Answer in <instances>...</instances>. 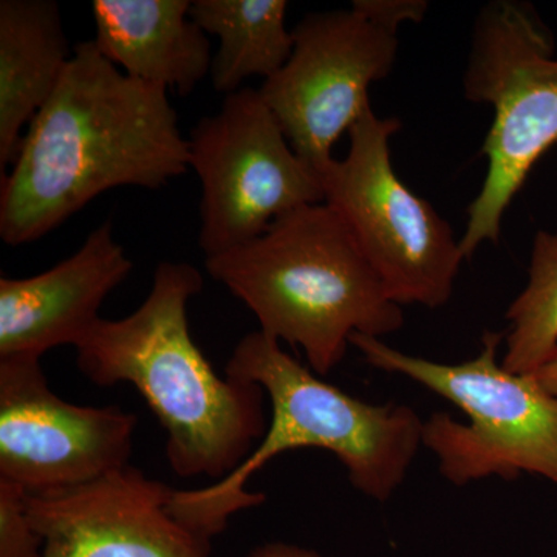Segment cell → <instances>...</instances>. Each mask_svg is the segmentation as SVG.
Here are the masks:
<instances>
[{
	"instance_id": "1",
	"label": "cell",
	"mask_w": 557,
	"mask_h": 557,
	"mask_svg": "<svg viewBox=\"0 0 557 557\" xmlns=\"http://www.w3.org/2000/svg\"><path fill=\"white\" fill-rule=\"evenodd\" d=\"M188 170L168 90L131 78L83 40L2 175L0 237L32 244L106 190H157Z\"/></svg>"
},
{
	"instance_id": "2",
	"label": "cell",
	"mask_w": 557,
	"mask_h": 557,
	"mask_svg": "<svg viewBox=\"0 0 557 557\" xmlns=\"http://www.w3.org/2000/svg\"><path fill=\"white\" fill-rule=\"evenodd\" d=\"M203 276L186 262H161L148 298L116 321L100 319L76 344L79 372L98 386L129 383L166 432L178 478L222 480L265 437V391L220 379L189 332L188 304Z\"/></svg>"
},
{
	"instance_id": "3",
	"label": "cell",
	"mask_w": 557,
	"mask_h": 557,
	"mask_svg": "<svg viewBox=\"0 0 557 557\" xmlns=\"http://www.w3.org/2000/svg\"><path fill=\"white\" fill-rule=\"evenodd\" d=\"M225 375L262 386L271 403L265 437L225 479L200 490H174L170 511L211 542L230 519L260 507L265 494L248 480L274 457L300 448L324 449L347 469L348 482L380 504L397 493L423 446L424 420L406 405L362 401L333 386L281 348L278 341L248 333L226 362Z\"/></svg>"
},
{
	"instance_id": "4",
	"label": "cell",
	"mask_w": 557,
	"mask_h": 557,
	"mask_svg": "<svg viewBox=\"0 0 557 557\" xmlns=\"http://www.w3.org/2000/svg\"><path fill=\"white\" fill-rule=\"evenodd\" d=\"M205 267L255 313L263 335L302 348L319 376L343 361L357 333L381 339L405 325L403 307L327 203L281 215Z\"/></svg>"
},
{
	"instance_id": "5",
	"label": "cell",
	"mask_w": 557,
	"mask_h": 557,
	"mask_svg": "<svg viewBox=\"0 0 557 557\" xmlns=\"http://www.w3.org/2000/svg\"><path fill=\"white\" fill-rule=\"evenodd\" d=\"M504 333L486 332L478 357L445 364L413 357L373 336L354 335L372 368L397 373L457 406L468 423L446 412L424 420L423 446L434 454L438 471L456 486L522 474L557 485V397L536 376L509 372L498 364Z\"/></svg>"
},
{
	"instance_id": "6",
	"label": "cell",
	"mask_w": 557,
	"mask_h": 557,
	"mask_svg": "<svg viewBox=\"0 0 557 557\" xmlns=\"http://www.w3.org/2000/svg\"><path fill=\"white\" fill-rule=\"evenodd\" d=\"M552 32L536 10L498 0L480 11L472 33L465 98L494 109L483 143L485 182L468 208L465 258L485 242L498 244L505 212L528 175L557 145V58Z\"/></svg>"
},
{
	"instance_id": "7",
	"label": "cell",
	"mask_w": 557,
	"mask_h": 557,
	"mask_svg": "<svg viewBox=\"0 0 557 557\" xmlns=\"http://www.w3.org/2000/svg\"><path fill=\"white\" fill-rule=\"evenodd\" d=\"M399 127L372 108L362 113L348 131L347 156L319 172L324 203L346 223L388 298L440 309L467 258L449 223L395 172L391 138Z\"/></svg>"
},
{
	"instance_id": "8",
	"label": "cell",
	"mask_w": 557,
	"mask_h": 557,
	"mask_svg": "<svg viewBox=\"0 0 557 557\" xmlns=\"http://www.w3.org/2000/svg\"><path fill=\"white\" fill-rule=\"evenodd\" d=\"M201 185L199 245L205 259L255 240L281 215L324 203L321 175L292 148L251 87L225 97L188 138Z\"/></svg>"
},
{
	"instance_id": "9",
	"label": "cell",
	"mask_w": 557,
	"mask_h": 557,
	"mask_svg": "<svg viewBox=\"0 0 557 557\" xmlns=\"http://www.w3.org/2000/svg\"><path fill=\"white\" fill-rule=\"evenodd\" d=\"M293 35L287 64L259 94L295 152L321 172L341 135L372 108L370 86L394 70L398 30L351 5L307 14Z\"/></svg>"
},
{
	"instance_id": "10",
	"label": "cell",
	"mask_w": 557,
	"mask_h": 557,
	"mask_svg": "<svg viewBox=\"0 0 557 557\" xmlns=\"http://www.w3.org/2000/svg\"><path fill=\"white\" fill-rule=\"evenodd\" d=\"M137 416L58 397L32 355L0 357V480L27 494L64 490L127 467Z\"/></svg>"
},
{
	"instance_id": "11",
	"label": "cell",
	"mask_w": 557,
	"mask_h": 557,
	"mask_svg": "<svg viewBox=\"0 0 557 557\" xmlns=\"http://www.w3.org/2000/svg\"><path fill=\"white\" fill-rule=\"evenodd\" d=\"M174 487L138 468L94 482L27 494L42 557H209L211 542L170 511Z\"/></svg>"
},
{
	"instance_id": "12",
	"label": "cell",
	"mask_w": 557,
	"mask_h": 557,
	"mask_svg": "<svg viewBox=\"0 0 557 557\" xmlns=\"http://www.w3.org/2000/svg\"><path fill=\"white\" fill-rule=\"evenodd\" d=\"M132 269L108 220L53 269L32 277L0 278V357L42 358L50 348L76 347Z\"/></svg>"
},
{
	"instance_id": "13",
	"label": "cell",
	"mask_w": 557,
	"mask_h": 557,
	"mask_svg": "<svg viewBox=\"0 0 557 557\" xmlns=\"http://www.w3.org/2000/svg\"><path fill=\"white\" fill-rule=\"evenodd\" d=\"M190 0H94L95 46L131 78L189 95L211 73V42Z\"/></svg>"
},
{
	"instance_id": "14",
	"label": "cell",
	"mask_w": 557,
	"mask_h": 557,
	"mask_svg": "<svg viewBox=\"0 0 557 557\" xmlns=\"http://www.w3.org/2000/svg\"><path fill=\"white\" fill-rule=\"evenodd\" d=\"M53 0L0 2V166L13 164L22 138L72 60Z\"/></svg>"
},
{
	"instance_id": "15",
	"label": "cell",
	"mask_w": 557,
	"mask_h": 557,
	"mask_svg": "<svg viewBox=\"0 0 557 557\" xmlns=\"http://www.w3.org/2000/svg\"><path fill=\"white\" fill-rule=\"evenodd\" d=\"M285 0H193L189 16L207 35L218 36L212 86L228 95L244 89L251 76L269 79L284 67L295 49L287 30Z\"/></svg>"
},
{
	"instance_id": "16",
	"label": "cell",
	"mask_w": 557,
	"mask_h": 557,
	"mask_svg": "<svg viewBox=\"0 0 557 557\" xmlns=\"http://www.w3.org/2000/svg\"><path fill=\"white\" fill-rule=\"evenodd\" d=\"M505 369L531 375L557 350V233L539 231L531 249L528 282L508 307Z\"/></svg>"
},
{
	"instance_id": "17",
	"label": "cell",
	"mask_w": 557,
	"mask_h": 557,
	"mask_svg": "<svg viewBox=\"0 0 557 557\" xmlns=\"http://www.w3.org/2000/svg\"><path fill=\"white\" fill-rule=\"evenodd\" d=\"M42 539L27 515V493L0 480V557H42Z\"/></svg>"
},
{
	"instance_id": "18",
	"label": "cell",
	"mask_w": 557,
	"mask_h": 557,
	"mask_svg": "<svg viewBox=\"0 0 557 557\" xmlns=\"http://www.w3.org/2000/svg\"><path fill=\"white\" fill-rule=\"evenodd\" d=\"M351 5L395 30L405 22H420L429 10L424 0H355Z\"/></svg>"
},
{
	"instance_id": "19",
	"label": "cell",
	"mask_w": 557,
	"mask_h": 557,
	"mask_svg": "<svg viewBox=\"0 0 557 557\" xmlns=\"http://www.w3.org/2000/svg\"><path fill=\"white\" fill-rule=\"evenodd\" d=\"M247 557H324L314 549L287 544V542H267L248 553Z\"/></svg>"
},
{
	"instance_id": "20",
	"label": "cell",
	"mask_w": 557,
	"mask_h": 557,
	"mask_svg": "<svg viewBox=\"0 0 557 557\" xmlns=\"http://www.w3.org/2000/svg\"><path fill=\"white\" fill-rule=\"evenodd\" d=\"M536 376L541 386L548 391L549 394L556 395L557 397V350L552 358L542 366L537 372L533 373Z\"/></svg>"
}]
</instances>
